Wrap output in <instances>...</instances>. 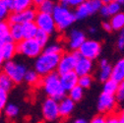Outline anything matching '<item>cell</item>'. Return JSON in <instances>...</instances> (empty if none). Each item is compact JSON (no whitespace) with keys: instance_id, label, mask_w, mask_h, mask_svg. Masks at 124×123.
Segmentation results:
<instances>
[{"instance_id":"obj_20","label":"cell","mask_w":124,"mask_h":123,"mask_svg":"<svg viewBox=\"0 0 124 123\" xmlns=\"http://www.w3.org/2000/svg\"><path fill=\"white\" fill-rule=\"evenodd\" d=\"M111 79L117 83L124 81V58L119 59L114 66H112Z\"/></svg>"},{"instance_id":"obj_43","label":"cell","mask_w":124,"mask_h":123,"mask_svg":"<svg viewBox=\"0 0 124 123\" xmlns=\"http://www.w3.org/2000/svg\"><path fill=\"white\" fill-rule=\"evenodd\" d=\"M118 119H119L120 123H124V106L122 107V109H121V110H120V112H119Z\"/></svg>"},{"instance_id":"obj_21","label":"cell","mask_w":124,"mask_h":123,"mask_svg":"<svg viewBox=\"0 0 124 123\" xmlns=\"http://www.w3.org/2000/svg\"><path fill=\"white\" fill-rule=\"evenodd\" d=\"M22 31H23V38L24 39H30L35 38L36 35L39 32V28L34 22H29L22 25Z\"/></svg>"},{"instance_id":"obj_33","label":"cell","mask_w":124,"mask_h":123,"mask_svg":"<svg viewBox=\"0 0 124 123\" xmlns=\"http://www.w3.org/2000/svg\"><path fill=\"white\" fill-rule=\"evenodd\" d=\"M49 37H50V36H49L48 34H46L45 32H43V31L39 30L38 34H37L36 37H35V39L43 47V46H46V45H47V43H48V41H49Z\"/></svg>"},{"instance_id":"obj_6","label":"cell","mask_w":124,"mask_h":123,"mask_svg":"<svg viewBox=\"0 0 124 123\" xmlns=\"http://www.w3.org/2000/svg\"><path fill=\"white\" fill-rule=\"evenodd\" d=\"M102 5L103 3L101 0H86L82 5L77 7L74 11L76 20H84L91 15L100 12Z\"/></svg>"},{"instance_id":"obj_7","label":"cell","mask_w":124,"mask_h":123,"mask_svg":"<svg viewBox=\"0 0 124 123\" xmlns=\"http://www.w3.org/2000/svg\"><path fill=\"white\" fill-rule=\"evenodd\" d=\"M101 52V44L96 39H86L81 47L78 50V53L81 57L90 59L94 61L97 59Z\"/></svg>"},{"instance_id":"obj_38","label":"cell","mask_w":124,"mask_h":123,"mask_svg":"<svg viewBox=\"0 0 124 123\" xmlns=\"http://www.w3.org/2000/svg\"><path fill=\"white\" fill-rule=\"evenodd\" d=\"M115 98L118 102H124V81L120 82L118 85V90L116 92Z\"/></svg>"},{"instance_id":"obj_40","label":"cell","mask_w":124,"mask_h":123,"mask_svg":"<svg viewBox=\"0 0 124 123\" xmlns=\"http://www.w3.org/2000/svg\"><path fill=\"white\" fill-rule=\"evenodd\" d=\"M90 123H106V118L102 115H98L93 118Z\"/></svg>"},{"instance_id":"obj_27","label":"cell","mask_w":124,"mask_h":123,"mask_svg":"<svg viewBox=\"0 0 124 123\" xmlns=\"http://www.w3.org/2000/svg\"><path fill=\"white\" fill-rule=\"evenodd\" d=\"M33 1L32 0H14V4L12 6V12H20L27 9L32 8Z\"/></svg>"},{"instance_id":"obj_30","label":"cell","mask_w":124,"mask_h":123,"mask_svg":"<svg viewBox=\"0 0 124 123\" xmlns=\"http://www.w3.org/2000/svg\"><path fill=\"white\" fill-rule=\"evenodd\" d=\"M68 93H69V96H68V97H69L73 101L77 102V101H80V100L83 99V96H84V89H82V88L78 85V86L74 87L71 91H69Z\"/></svg>"},{"instance_id":"obj_1","label":"cell","mask_w":124,"mask_h":123,"mask_svg":"<svg viewBox=\"0 0 124 123\" xmlns=\"http://www.w3.org/2000/svg\"><path fill=\"white\" fill-rule=\"evenodd\" d=\"M40 85L42 87V91L47 96V98H50L59 101L66 97L67 92L62 87L60 76L57 72H53L49 75L42 77V79L40 81Z\"/></svg>"},{"instance_id":"obj_42","label":"cell","mask_w":124,"mask_h":123,"mask_svg":"<svg viewBox=\"0 0 124 123\" xmlns=\"http://www.w3.org/2000/svg\"><path fill=\"white\" fill-rule=\"evenodd\" d=\"M106 123H120L118 116L116 115H110L106 118Z\"/></svg>"},{"instance_id":"obj_3","label":"cell","mask_w":124,"mask_h":123,"mask_svg":"<svg viewBox=\"0 0 124 123\" xmlns=\"http://www.w3.org/2000/svg\"><path fill=\"white\" fill-rule=\"evenodd\" d=\"M52 17L56 25V30L59 32H65L69 30V28L77 21L75 14L71 8L62 4L55 6L52 12Z\"/></svg>"},{"instance_id":"obj_48","label":"cell","mask_w":124,"mask_h":123,"mask_svg":"<svg viewBox=\"0 0 124 123\" xmlns=\"http://www.w3.org/2000/svg\"><path fill=\"white\" fill-rule=\"evenodd\" d=\"M101 1H102V3H103V4H105V3L112 2V1H114V0H101Z\"/></svg>"},{"instance_id":"obj_25","label":"cell","mask_w":124,"mask_h":123,"mask_svg":"<svg viewBox=\"0 0 124 123\" xmlns=\"http://www.w3.org/2000/svg\"><path fill=\"white\" fill-rule=\"evenodd\" d=\"M118 85L119 83H117L116 81L109 79L106 82L103 83V87H102V93L107 94V95H111V96H115L116 92L118 90Z\"/></svg>"},{"instance_id":"obj_2","label":"cell","mask_w":124,"mask_h":123,"mask_svg":"<svg viewBox=\"0 0 124 123\" xmlns=\"http://www.w3.org/2000/svg\"><path fill=\"white\" fill-rule=\"evenodd\" d=\"M60 57V54L42 51L41 54L36 58L35 70L40 77H44L53 72H56Z\"/></svg>"},{"instance_id":"obj_45","label":"cell","mask_w":124,"mask_h":123,"mask_svg":"<svg viewBox=\"0 0 124 123\" xmlns=\"http://www.w3.org/2000/svg\"><path fill=\"white\" fill-rule=\"evenodd\" d=\"M32 1H33V5H36V6H39L43 1H44V0H32Z\"/></svg>"},{"instance_id":"obj_12","label":"cell","mask_w":124,"mask_h":123,"mask_svg":"<svg viewBox=\"0 0 124 123\" xmlns=\"http://www.w3.org/2000/svg\"><path fill=\"white\" fill-rule=\"evenodd\" d=\"M86 39L87 38L84 32L78 29H73L67 34L66 45L71 51H78Z\"/></svg>"},{"instance_id":"obj_37","label":"cell","mask_w":124,"mask_h":123,"mask_svg":"<svg viewBox=\"0 0 124 123\" xmlns=\"http://www.w3.org/2000/svg\"><path fill=\"white\" fill-rule=\"evenodd\" d=\"M7 104H8V93L0 89V111L4 110Z\"/></svg>"},{"instance_id":"obj_49","label":"cell","mask_w":124,"mask_h":123,"mask_svg":"<svg viewBox=\"0 0 124 123\" xmlns=\"http://www.w3.org/2000/svg\"><path fill=\"white\" fill-rule=\"evenodd\" d=\"M116 1H117L118 3H120L121 5H122V4H124V0H116Z\"/></svg>"},{"instance_id":"obj_22","label":"cell","mask_w":124,"mask_h":123,"mask_svg":"<svg viewBox=\"0 0 124 123\" xmlns=\"http://www.w3.org/2000/svg\"><path fill=\"white\" fill-rule=\"evenodd\" d=\"M11 36H10V24L1 21L0 22V49L3 45L9 41H11Z\"/></svg>"},{"instance_id":"obj_18","label":"cell","mask_w":124,"mask_h":123,"mask_svg":"<svg viewBox=\"0 0 124 123\" xmlns=\"http://www.w3.org/2000/svg\"><path fill=\"white\" fill-rule=\"evenodd\" d=\"M120 11H121V4L118 3L116 0H114L112 2L103 4L100 12L101 14V16H103L104 18H108V17L111 18Z\"/></svg>"},{"instance_id":"obj_46","label":"cell","mask_w":124,"mask_h":123,"mask_svg":"<svg viewBox=\"0 0 124 123\" xmlns=\"http://www.w3.org/2000/svg\"><path fill=\"white\" fill-rule=\"evenodd\" d=\"M73 123H88V121L83 119V118H79V119H76Z\"/></svg>"},{"instance_id":"obj_28","label":"cell","mask_w":124,"mask_h":123,"mask_svg":"<svg viewBox=\"0 0 124 123\" xmlns=\"http://www.w3.org/2000/svg\"><path fill=\"white\" fill-rule=\"evenodd\" d=\"M14 87V82L11 80V78L5 74L3 71L0 72V89L5 91V92H8L12 90V88Z\"/></svg>"},{"instance_id":"obj_10","label":"cell","mask_w":124,"mask_h":123,"mask_svg":"<svg viewBox=\"0 0 124 123\" xmlns=\"http://www.w3.org/2000/svg\"><path fill=\"white\" fill-rule=\"evenodd\" d=\"M35 23L38 26L39 30L43 31V32L48 34L49 36L52 35L56 31V25L53 20L52 14L38 12L35 19Z\"/></svg>"},{"instance_id":"obj_17","label":"cell","mask_w":124,"mask_h":123,"mask_svg":"<svg viewBox=\"0 0 124 123\" xmlns=\"http://www.w3.org/2000/svg\"><path fill=\"white\" fill-rule=\"evenodd\" d=\"M59 104V116L62 118L69 117L75 108V101H73L69 97H65L58 101Z\"/></svg>"},{"instance_id":"obj_24","label":"cell","mask_w":124,"mask_h":123,"mask_svg":"<svg viewBox=\"0 0 124 123\" xmlns=\"http://www.w3.org/2000/svg\"><path fill=\"white\" fill-rule=\"evenodd\" d=\"M112 27V31H120L124 29V12H119L116 15L112 16L109 20Z\"/></svg>"},{"instance_id":"obj_13","label":"cell","mask_w":124,"mask_h":123,"mask_svg":"<svg viewBox=\"0 0 124 123\" xmlns=\"http://www.w3.org/2000/svg\"><path fill=\"white\" fill-rule=\"evenodd\" d=\"M116 103H117V100L115 96L101 93V96L99 97L97 107L99 112H101V114H106V113H110L114 110Z\"/></svg>"},{"instance_id":"obj_31","label":"cell","mask_w":124,"mask_h":123,"mask_svg":"<svg viewBox=\"0 0 124 123\" xmlns=\"http://www.w3.org/2000/svg\"><path fill=\"white\" fill-rule=\"evenodd\" d=\"M55 6H56V4L53 0H44V1L39 6V12L52 14Z\"/></svg>"},{"instance_id":"obj_47","label":"cell","mask_w":124,"mask_h":123,"mask_svg":"<svg viewBox=\"0 0 124 123\" xmlns=\"http://www.w3.org/2000/svg\"><path fill=\"white\" fill-rule=\"evenodd\" d=\"M89 32H90L91 34H96V33H97V29L94 28V27H91L90 30H89Z\"/></svg>"},{"instance_id":"obj_9","label":"cell","mask_w":124,"mask_h":123,"mask_svg":"<svg viewBox=\"0 0 124 123\" xmlns=\"http://www.w3.org/2000/svg\"><path fill=\"white\" fill-rule=\"evenodd\" d=\"M41 114L43 119L46 121H54L59 118L58 101L50 98H46L41 104Z\"/></svg>"},{"instance_id":"obj_5","label":"cell","mask_w":124,"mask_h":123,"mask_svg":"<svg viewBox=\"0 0 124 123\" xmlns=\"http://www.w3.org/2000/svg\"><path fill=\"white\" fill-rule=\"evenodd\" d=\"M42 46L35 39H23L17 43V53L28 58H37L42 52Z\"/></svg>"},{"instance_id":"obj_35","label":"cell","mask_w":124,"mask_h":123,"mask_svg":"<svg viewBox=\"0 0 124 123\" xmlns=\"http://www.w3.org/2000/svg\"><path fill=\"white\" fill-rule=\"evenodd\" d=\"M93 81H94V80H93V77H92L91 75L82 76V77H79V82H78V85H79L82 89L86 90V89H89V88L92 86Z\"/></svg>"},{"instance_id":"obj_29","label":"cell","mask_w":124,"mask_h":123,"mask_svg":"<svg viewBox=\"0 0 124 123\" xmlns=\"http://www.w3.org/2000/svg\"><path fill=\"white\" fill-rule=\"evenodd\" d=\"M20 112V108H19V106L17 104H15V103H8L6 106H5V108H4V114L5 116H7L8 118H15V117H17L18 114Z\"/></svg>"},{"instance_id":"obj_14","label":"cell","mask_w":124,"mask_h":123,"mask_svg":"<svg viewBox=\"0 0 124 123\" xmlns=\"http://www.w3.org/2000/svg\"><path fill=\"white\" fill-rule=\"evenodd\" d=\"M93 69H94V63H93V61L80 56L76 63L74 72L79 77H82V76H86V75H91Z\"/></svg>"},{"instance_id":"obj_44","label":"cell","mask_w":124,"mask_h":123,"mask_svg":"<svg viewBox=\"0 0 124 123\" xmlns=\"http://www.w3.org/2000/svg\"><path fill=\"white\" fill-rule=\"evenodd\" d=\"M4 63H5V59H4L3 55H2V52H1V50H0V69H2V68H3V65H4Z\"/></svg>"},{"instance_id":"obj_51","label":"cell","mask_w":124,"mask_h":123,"mask_svg":"<svg viewBox=\"0 0 124 123\" xmlns=\"http://www.w3.org/2000/svg\"><path fill=\"white\" fill-rule=\"evenodd\" d=\"M59 1H61V0H59Z\"/></svg>"},{"instance_id":"obj_36","label":"cell","mask_w":124,"mask_h":123,"mask_svg":"<svg viewBox=\"0 0 124 123\" xmlns=\"http://www.w3.org/2000/svg\"><path fill=\"white\" fill-rule=\"evenodd\" d=\"M86 0H61L60 1V4L64 5V6H67L69 8H77L79 7L80 5H82Z\"/></svg>"},{"instance_id":"obj_26","label":"cell","mask_w":124,"mask_h":123,"mask_svg":"<svg viewBox=\"0 0 124 123\" xmlns=\"http://www.w3.org/2000/svg\"><path fill=\"white\" fill-rule=\"evenodd\" d=\"M24 81L28 84V85H31V86H36L38 85L39 83H40V76L37 73V71L34 69V70H28L26 75H25V78H24Z\"/></svg>"},{"instance_id":"obj_16","label":"cell","mask_w":124,"mask_h":123,"mask_svg":"<svg viewBox=\"0 0 124 123\" xmlns=\"http://www.w3.org/2000/svg\"><path fill=\"white\" fill-rule=\"evenodd\" d=\"M112 73V66L106 59H101L99 63V70H98V79L99 81L104 83L107 80L111 79Z\"/></svg>"},{"instance_id":"obj_41","label":"cell","mask_w":124,"mask_h":123,"mask_svg":"<svg viewBox=\"0 0 124 123\" xmlns=\"http://www.w3.org/2000/svg\"><path fill=\"white\" fill-rule=\"evenodd\" d=\"M101 27H102V29L105 31V32H107V33L112 32V27H111L109 21H104V22H102Z\"/></svg>"},{"instance_id":"obj_15","label":"cell","mask_w":124,"mask_h":123,"mask_svg":"<svg viewBox=\"0 0 124 123\" xmlns=\"http://www.w3.org/2000/svg\"><path fill=\"white\" fill-rule=\"evenodd\" d=\"M60 81H61V85L63 87V89L66 92H69L74 87L78 86L79 76L74 71L68 72V73H65L63 75H60Z\"/></svg>"},{"instance_id":"obj_34","label":"cell","mask_w":124,"mask_h":123,"mask_svg":"<svg viewBox=\"0 0 124 123\" xmlns=\"http://www.w3.org/2000/svg\"><path fill=\"white\" fill-rule=\"evenodd\" d=\"M10 11L11 9L8 3L6 2V0H0V18H1L2 21L9 17Z\"/></svg>"},{"instance_id":"obj_19","label":"cell","mask_w":124,"mask_h":123,"mask_svg":"<svg viewBox=\"0 0 124 123\" xmlns=\"http://www.w3.org/2000/svg\"><path fill=\"white\" fill-rule=\"evenodd\" d=\"M0 50L2 52V55L5 59V61L12 60L14 58V56L17 54V43L11 40V41L5 43Z\"/></svg>"},{"instance_id":"obj_11","label":"cell","mask_w":124,"mask_h":123,"mask_svg":"<svg viewBox=\"0 0 124 123\" xmlns=\"http://www.w3.org/2000/svg\"><path fill=\"white\" fill-rule=\"evenodd\" d=\"M37 11L34 8H30L20 12H12L9 17V24H19L23 25L29 22H34L37 16Z\"/></svg>"},{"instance_id":"obj_32","label":"cell","mask_w":124,"mask_h":123,"mask_svg":"<svg viewBox=\"0 0 124 123\" xmlns=\"http://www.w3.org/2000/svg\"><path fill=\"white\" fill-rule=\"evenodd\" d=\"M43 51L62 55V52H63V47H62V45L59 42H53V43H50V44L46 45Z\"/></svg>"},{"instance_id":"obj_50","label":"cell","mask_w":124,"mask_h":123,"mask_svg":"<svg viewBox=\"0 0 124 123\" xmlns=\"http://www.w3.org/2000/svg\"><path fill=\"white\" fill-rule=\"evenodd\" d=\"M1 21H2V20H1V18H0V22H1Z\"/></svg>"},{"instance_id":"obj_4","label":"cell","mask_w":124,"mask_h":123,"mask_svg":"<svg viewBox=\"0 0 124 123\" xmlns=\"http://www.w3.org/2000/svg\"><path fill=\"white\" fill-rule=\"evenodd\" d=\"M2 69L3 72L11 78L14 84H21L24 81L25 75L28 71L25 64L17 62V61L13 59L9 61H5Z\"/></svg>"},{"instance_id":"obj_39","label":"cell","mask_w":124,"mask_h":123,"mask_svg":"<svg viewBox=\"0 0 124 123\" xmlns=\"http://www.w3.org/2000/svg\"><path fill=\"white\" fill-rule=\"evenodd\" d=\"M117 47L120 50L124 49V29L120 31L118 38H117Z\"/></svg>"},{"instance_id":"obj_23","label":"cell","mask_w":124,"mask_h":123,"mask_svg":"<svg viewBox=\"0 0 124 123\" xmlns=\"http://www.w3.org/2000/svg\"><path fill=\"white\" fill-rule=\"evenodd\" d=\"M10 36L11 39L16 43L20 42L24 39L23 38V31H22V25L19 24H10Z\"/></svg>"},{"instance_id":"obj_8","label":"cell","mask_w":124,"mask_h":123,"mask_svg":"<svg viewBox=\"0 0 124 123\" xmlns=\"http://www.w3.org/2000/svg\"><path fill=\"white\" fill-rule=\"evenodd\" d=\"M80 55L78 53V51H71V52H67L62 54L58 63V67L56 72L60 75H63L65 73L68 72H72L75 69L76 63L78 61Z\"/></svg>"}]
</instances>
